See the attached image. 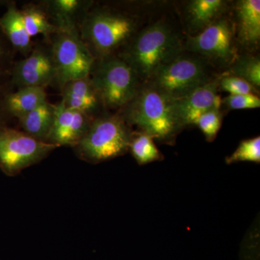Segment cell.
Segmentation results:
<instances>
[{
	"label": "cell",
	"mask_w": 260,
	"mask_h": 260,
	"mask_svg": "<svg viewBox=\"0 0 260 260\" xmlns=\"http://www.w3.org/2000/svg\"><path fill=\"white\" fill-rule=\"evenodd\" d=\"M145 25L144 15L131 2H94L80 37L95 59L115 55Z\"/></svg>",
	"instance_id": "cell-1"
},
{
	"label": "cell",
	"mask_w": 260,
	"mask_h": 260,
	"mask_svg": "<svg viewBox=\"0 0 260 260\" xmlns=\"http://www.w3.org/2000/svg\"><path fill=\"white\" fill-rule=\"evenodd\" d=\"M184 51L179 32L160 18L145 25L116 55L131 67L143 84L150 82L162 65Z\"/></svg>",
	"instance_id": "cell-2"
},
{
	"label": "cell",
	"mask_w": 260,
	"mask_h": 260,
	"mask_svg": "<svg viewBox=\"0 0 260 260\" xmlns=\"http://www.w3.org/2000/svg\"><path fill=\"white\" fill-rule=\"evenodd\" d=\"M129 126L151 136L162 144L174 145L184 129L174 100L153 84H141L136 95L118 111Z\"/></svg>",
	"instance_id": "cell-3"
},
{
	"label": "cell",
	"mask_w": 260,
	"mask_h": 260,
	"mask_svg": "<svg viewBox=\"0 0 260 260\" xmlns=\"http://www.w3.org/2000/svg\"><path fill=\"white\" fill-rule=\"evenodd\" d=\"M133 130L119 112H104L92 120L73 151L83 161L91 164L112 160L129 152Z\"/></svg>",
	"instance_id": "cell-4"
},
{
	"label": "cell",
	"mask_w": 260,
	"mask_h": 260,
	"mask_svg": "<svg viewBox=\"0 0 260 260\" xmlns=\"http://www.w3.org/2000/svg\"><path fill=\"white\" fill-rule=\"evenodd\" d=\"M89 78L109 112L125 107L141 85L134 70L116 54L95 59Z\"/></svg>",
	"instance_id": "cell-5"
},
{
	"label": "cell",
	"mask_w": 260,
	"mask_h": 260,
	"mask_svg": "<svg viewBox=\"0 0 260 260\" xmlns=\"http://www.w3.org/2000/svg\"><path fill=\"white\" fill-rule=\"evenodd\" d=\"M215 78L211 64L201 56L184 51L162 65L148 83L173 99H178Z\"/></svg>",
	"instance_id": "cell-6"
},
{
	"label": "cell",
	"mask_w": 260,
	"mask_h": 260,
	"mask_svg": "<svg viewBox=\"0 0 260 260\" xmlns=\"http://www.w3.org/2000/svg\"><path fill=\"white\" fill-rule=\"evenodd\" d=\"M59 148L35 139L22 130L0 126V170L8 177H15Z\"/></svg>",
	"instance_id": "cell-7"
},
{
	"label": "cell",
	"mask_w": 260,
	"mask_h": 260,
	"mask_svg": "<svg viewBox=\"0 0 260 260\" xmlns=\"http://www.w3.org/2000/svg\"><path fill=\"white\" fill-rule=\"evenodd\" d=\"M184 49L210 64L229 68L239 55L232 20L223 16L199 34L189 36Z\"/></svg>",
	"instance_id": "cell-8"
},
{
	"label": "cell",
	"mask_w": 260,
	"mask_h": 260,
	"mask_svg": "<svg viewBox=\"0 0 260 260\" xmlns=\"http://www.w3.org/2000/svg\"><path fill=\"white\" fill-rule=\"evenodd\" d=\"M48 41L55 64L54 86L59 89L68 82L89 76L95 58L80 38L59 31Z\"/></svg>",
	"instance_id": "cell-9"
},
{
	"label": "cell",
	"mask_w": 260,
	"mask_h": 260,
	"mask_svg": "<svg viewBox=\"0 0 260 260\" xmlns=\"http://www.w3.org/2000/svg\"><path fill=\"white\" fill-rule=\"evenodd\" d=\"M10 73L15 89L24 87L47 88L49 85H54L56 68L49 41L42 39L35 42L28 56L15 61Z\"/></svg>",
	"instance_id": "cell-10"
},
{
	"label": "cell",
	"mask_w": 260,
	"mask_h": 260,
	"mask_svg": "<svg viewBox=\"0 0 260 260\" xmlns=\"http://www.w3.org/2000/svg\"><path fill=\"white\" fill-rule=\"evenodd\" d=\"M51 23L59 31L80 37V29L94 0L37 1Z\"/></svg>",
	"instance_id": "cell-11"
},
{
	"label": "cell",
	"mask_w": 260,
	"mask_h": 260,
	"mask_svg": "<svg viewBox=\"0 0 260 260\" xmlns=\"http://www.w3.org/2000/svg\"><path fill=\"white\" fill-rule=\"evenodd\" d=\"M219 78L195 89L180 99H174L177 115L184 127L194 125L200 116L214 109H220L222 99L218 95Z\"/></svg>",
	"instance_id": "cell-12"
},
{
	"label": "cell",
	"mask_w": 260,
	"mask_h": 260,
	"mask_svg": "<svg viewBox=\"0 0 260 260\" xmlns=\"http://www.w3.org/2000/svg\"><path fill=\"white\" fill-rule=\"evenodd\" d=\"M55 116L47 143L71 148L86 133L93 119L78 111L67 109L60 102L55 104Z\"/></svg>",
	"instance_id": "cell-13"
},
{
	"label": "cell",
	"mask_w": 260,
	"mask_h": 260,
	"mask_svg": "<svg viewBox=\"0 0 260 260\" xmlns=\"http://www.w3.org/2000/svg\"><path fill=\"white\" fill-rule=\"evenodd\" d=\"M59 90L60 102L67 109L83 113L93 119L107 112L89 76L68 82Z\"/></svg>",
	"instance_id": "cell-14"
},
{
	"label": "cell",
	"mask_w": 260,
	"mask_h": 260,
	"mask_svg": "<svg viewBox=\"0 0 260 260\" xmlns=\"http://www.w3.org/2000/svg\"><path fill=\"white\" fill-rule=\"evenodd\" d=\"M234 23L237 44L252 50L259 46L260 40V2L241 0L234 8Z\"/></svg>",
	"instance_id": "cell-15"
},
{
	"label": "cell",
	"mask_w": 260,
	"mask_h": 260,
	"mask_svg": "<svg viewBox=\"0 0 260 260\" xmlns=\"http://www.w3.org/2000/svg\"><path fill=\"white\" fill-rule=\"evenodd\" d=\"M5 8V13L0 17V28L15 53L26 57L31 52L35 42L25 29L16 2L10 0Z\"/></svg>",
	"instance_id": "cell-16"
},
{
	"label": "cell",
	"mask_w": 260,
	"mask_h": 260,
	"mask_svg": "<svg viewBox=\"0 0 260 260\" xmlns=\"http://www.w3.org/2000/svg\"><path fill=\"white\" fill-rule=\"evenodd\" d=\"M228 2L223 0H191L184 8V19L190 35L199 34L223 16Z\"/></svg>",
	"instance_id": "cell-17"
},
{
	"label": "cell",
	"mask_w": 260,
	"mask_h": 260,
	"mask_svg": "<svg viewBox=\"0 0 260 260\" xmlns=\"http://www.w3.org/2000/svg\"><path fill=\"white\" fill-rule=\"evenodd\" d=\"M55 104L45 102L35 110L18 119L22 131L40 141L47 143L55 116Z\"/></svg>",
	"instance_id": "cell-18"
},
{
	"label": "cell",
	"mask_w": 260,
	"mask_h": 260,
	"mask_svg": "<svg viewBox=\"0 0 260 260\" xmlns=\"http://www.w3.org/2000/svg\"><path fill=\"white\" fill-rule=\"evenodd\" d=\"M47 102V93L45 88L24 87L15 89L7 99V112L11 119H18Z\"/></svg>",
	"instance_id": "cell-19"
},
{
	"label": "cell",
	"mask_w": 260,
	"mask_h": 260,
	"mask_svg": "<svg viewBox=\"0 0 260 260\" xmlns=\"http://www.w3.org/2000/svg\"><path fill=\"white\" fill-rule=\"evenodd\" d=\"M20 9L25 29L30 37L41 35L43 39L48 41L51 36L59 31L51 23L38 2L25 3Z\"/></svg>",
	"instance_id": "cell-20"
},
{
	"label": "cell",
	"mask_w": 260,
	"mask_h": 260,
	"mask_svg": "<svg viewBox=\"0 0 260 260\" xmlns=\"http://www.w3.org/2000/svg\"><path fill=\"white\" fill-rule=\"evenodd\" d=\"M129 151L140 166L164 159L153 138L143 132L133 131Z\"/></svg>",
	"instance_id": "cell-21"
},
{
	"label": "cell",
	"mask_w": 260,
	"mask_h": 260,
	"mask_svg": "<svg viewBox=\"0 0 260 260\" xmlns=\"http://www.w3.org/2000/svg\"><path fill=\"white\" fill-rule=\"evenodd\" d=\"M228 74L234 75L246 80L254 88L260 86L259 58L251 54H239L235 61L229 67Z\"/></svg>",
	"instance_id": "cell-22"
},
{
	"label": "cell",
	"mask_w": 260,
	"mask_h": 260,
	"mask_svg": "<svg viewBox=\"0 0 260 260\" xmlns=\"http://www.w3.org/2000/svg\"><path fill=\"white\" fill-rule=\"evenodd\" d=\"M260 162V138L255 137L241 142L237 150L225 158L228 165L238 162Z\"/></svg>",
	"instance_id": "cell-23"
},
{
	"label": "cell",
	"mask_w": 260,
	"mask_h": 260,
	"mask_svg": "<svg viewBox=\"0 0 260 260\" xmlns=\"http://www.w3.org/2000/svg\"><path fill=\"white\" fill-rule=\"evenodd\" d=\"M222 121L223 114L220 109H214L200 116L194 125L201 130L207 141L213 142L221 127Z\"/></svg>",
	"instance_id": "cell-24"
},
{
	"label": "cell",
	"mask_w": 260,
	"mask_h": 260,
	"mask_svg": "<svg viewBox=\"0 0 260 260\" xmlns=\"http://www.w3.org/2000/svg\"><path fill=\"white\" fill-rule=\"evenodd\" d=\"M218 89L228 92L230 93V95H241V94L257 95V92L259 90L246 80L228 73H225L219 78Z\"/></svg>",
	"instance_id": "cell-25"
},
{
	"label": "cell",
	"mask_w": 260,
	"mask_h": 260,
	"mask_svg": "<svg viewBox=\"0 0 260 260\" xmlns=\"http://www.w3.org/2000/svg\"><path fill=\"white\" fill-rule=\"evenodd\" d=\"M228 109H256L260 107V99L255 94H241V95H230L222 99V104Z\"/></svg>",
	"instance_id": "cell-26"
},
{
	"label": "cell",
	"mask_w": 260,
	"mask_h": 260,
	"mask_svg": "<svg viewBox=\"0 0 260 260\" xmlns=\"http://www.w3.org/2000/svg\"><path fill=\"white\" fill-rule=\"evenodd\" d=\"M15 88L12 83L10 73L0 75V126L8 125L11 118L7 112L6 101Z\"/></svg>",
	"instance_id": "cell-27"
},
{
	"label": "cell",
	"mask_w": 260,
	"mask_h": 260,
	"mask_svg": "<svg viewBox=\"0 0 260 260\" xmlns=\"http://www.w3.org/2000/svg\"><path fill=\"white\" fill-rule=\"evenodd\" d=\"M16 54L0 28V75L10 73Z\"/></svg>",
	"instance_id": "cell-28"
},
{
	"label": "cell",
	"mask_w": 260,
	"mask_h": 260,
	"mask_svg": "<svg viewBox=\"0 0 260 260\" xmlns=\"http://www.w3.org/2000/svg\"><path fill=\"white\" fill-rule=\"evenodd\" d=\"M10 0H0V8L5 7L6 8L7 5L9 3Z\"/></svg>",
	"instance_id": "cell-29"
}]
</instances>
